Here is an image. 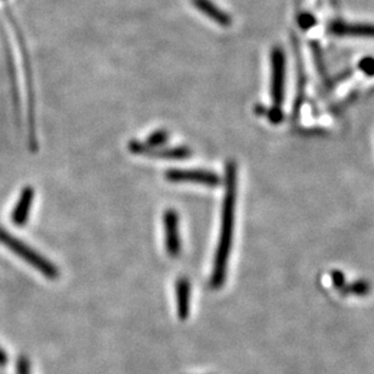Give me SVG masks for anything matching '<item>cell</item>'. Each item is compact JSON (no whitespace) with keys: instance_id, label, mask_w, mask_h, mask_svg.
<instances>
[{"instance_id":"cell-4","label":"cell","mask_w":374,"mask_h":374,"mask_svg":"<svg viewBox=\"0 0 374 374\" xmlns=\"http://www.w3.org/2000/svg\"><path fill=\"white\" fill-rule=\"evenodd\" d=\"M128 149L132 154L138 156H147L152 158L165 159V160H184L190 158L192 151L185 146L178 147H154L149 149L146 147L144 143L138 140H132L128 144Z\"/></svg>"},{"instance_id":"cell-6","label":"cell","mask_w":374,"mask_h":374,"mask_svg":"<svg viewBox=\"0 0 374 374\" xmlns=\"http://www.w3.org/2000/svg\"><path fill=\"white\" fill-rule=\"evenodd\" d=\"M179 214L174 209H167L163 214L165 251L170 258H178L181 251Z\"/></svg>"},{"instance_id":"cell-1","label":"cell","mask_w":374,"mask_h":374,"mask_svg":"<svg viewBox=\"0 0 374 374\" xmlns=\"http://www.w3.org/2000/svg\"><path fill=\"white\" fill-rule=\"evenodd\" d=\"M237 174L238 169L236 162L233 160L227 162L225 173V195L221 208L220 232L210 276V287L213 289H220L225 284L227 277V267L236 222L237 183H238Z\"/></svg>"},{"instance_id":"cell-13","label":"cell","mask_w":374,"mask_h":374,"mask_svg":"<svg viewBox=\"0 0 374 374\" xmlns=\"http://www.w3.org/2000/svg\"><path fill=\"white\" fill-rule=\"evenodd\" d=\"M8 362V355L6 354V351L3 349L0 348V367L6 366Z\"/></svg>"},{"instance_id":"cell-11","label":"cell","mask_w":374,"mask_h":374,"mask_svg":"<svg viewBox=\"0 0 374 374\" xmlns=\"http://www.w3.org/2000/svg\"><path fill=\"white\" fill-rule=\"evenodd\" d=\"M169 136V133L167 130H157V132L151 134L149 138H146L144 145L146 147H149V149L162 147V146H165L168 143Z\"/></svg>"},{"instance_id":"cell-8","label":"cell","mask_w":374,"mask_h":374,"mask_svg":"<svg viewBox=\"0 0 374 374\" xmlns=\"http://www.w3.org/2000/svg\"><path fill=\"white\" fill-rule=\"evenodd\" d=\"M176 293V311L178 318L181 321L187 320L190 316L191 308V283L187 278L181 277L175 286Z\"/></svg>"},{"instance_id":"cell-10","label":"cell","mask_w":374,"mask_h":374,"mask_svg":"<svg viewBox=\"0 0 374 374\" xmlns=\"http://www.w3.org/2000/svg\"><path fill=\"white\" fill-rule=\"evenodd\" d=\"M192 3L198 10L202 11L211 20L216 21V23L224 27L230 26V16L227 15L225 11L219 9L216 4H213V1H210V0H192Z\"/></svg>"},{"instance_id":"cell-5","label":"cell","mask_w":374,"mask_h":374,"mask_svg":"<svg viewBox=\"0 0 374 374\" xmlns=\"http://www.w3.org/2000/svg\"><path fill=\"white\" fill-rule=\"evenodd\" d=\"M165 180L170 183H192L216 187L221 184V178L210 170L170 169L165 172Z\"/></svg>"},{"instance_id":"cell-2","label":"cell","mask_w":374,"mask_h":374,"mask_svg":"<svg viewBox=\"0 0 374 374\" xmlns=\"http://www.w3.org/2000/svg\"><path fill=\"white\" fill-rule=\"evenodd\" d=\"M0 243L6 246L9 251L15 253L16 256L21 258L22 260H25L28 265L34 267L37 271L41 272V275L46 277L48 280L54 281L60 276L57 267L50 260H48L38 251H34L32 247L16 238L14 235H11L10 232H8L3 227H0Z\"/></svg>"},{"instance_id":"cell-3","label":"cell","mask_w":374,"mask_h":374,"mask_svg":"<svg viewBox=\"0 0 374 374\" xmlns=\"http://www.w3.org/2000/svg\"><path fill=\"white\" fill-rule=\"evenodd\" d=\"M284 87H286V57L284 52L276 48L271 52V100L273 119L284 103Z\"/></svg>"},{"instance_id":"cell-7","label":"cell","mask_w":374,"mask_h":374,"mask_svg":"<svg viewBox=\"0 0 374 374\" xmlns=\"http://www.w3.org/2000/svg\"><path fill=\"white\" fill-rule=\"evenodd\" d=\"M36 192L32 186H26L21 192L20 198L16 203L15 208L11 214V221L19 227L26 225L30 213H31L32 205L34 202Z\"/></svg>"},{"instance_id":"cell-12","label":"cell","mask_w":374,"mask_h":374,"mask_svg":"<svg viewBox=\"0 0 374 374\" xmlns=\"http://www.w3.org/2000/svg\"><path fill=\"white\" fill-rule=\"evenodd\" d=\"M16 374H32L31 364L26 356H20L16 364Z\"/></svg>"},{"instance_id":"cell-9","label":"cell","mask_w":374,"mask_h":374,"mask_svg":"<svg viewBox=\"0 0 374 374\" xmlns=\"http://www.w3.org/2000/svg\"><path fill=\"white\" fill-rule=\"evenodd\" d=\"M331 32L335 36L371 37L374 38V25H360V23H345L334 22L331 25Z\"/></svg>"}]
</instances>
